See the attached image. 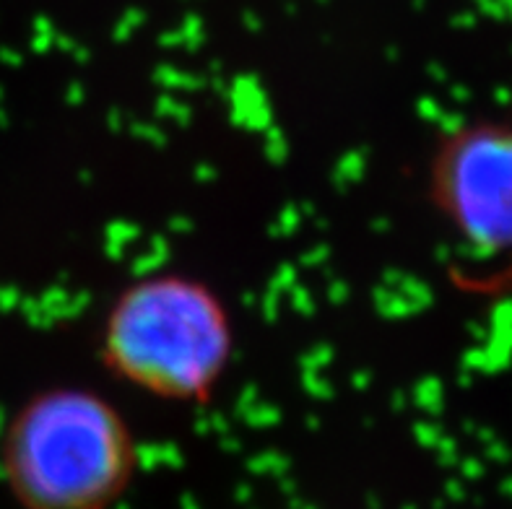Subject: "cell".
<instances>
[{"mask_svg":"<svg viewBox=\"0 0 512 509\" xmlns=\"http://www.w3.org/2000/svg\"><path fill=\"white\" fill-rule=\"evenodd\" d=\"M136 471V434L94 387H42L0 432V478L21 509H115Z\"/></svg>","mask_w":512,"mask_h":509,"instance_id":"6da1fadb","label":"cell"},{"mask_svg":"<svg viewBox=\"0 0 512 509\" xmlns=\"http://www.w3.org/2000/svg\"><path fill=\"white\" fill-rule=\"evenodd\" d=\"M117 382L164 403L206 406L234 359L227 302L203 278L162 271L117 291L99 330Z\"/></svg>","mask_w":512,"mask_h":509,"instance_id":"7a4b0ae2","label":"cell"},{"mask_svg":"<svg viewBox=\"0 0 512 509\" xmlns=\"http://www.w3.org/2000/svg\"><path fill=\"white\" fill-rule=\"evenodd\" d=\"M429 198L479 252H512V125L479 120L450 130L429 162Z\"/></svg>","mask_w":512,"mask_h":509,"instance_id":"3957f363","label":"cell"}]
</instances>
